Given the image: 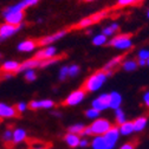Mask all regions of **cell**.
Returning <instances> with one entry per match:
<instances>
[{"label":"cell","mask_w":149,"mask_h":149,"mask_svg":"<svg viewBox=\"0 0 149 149\" xmlns=\"http://www.w3.org/2000/svg\"><path fill=\"white\" fill-rule=\"evenodd\" d=\"M143 104L149 109V90L144 92V95H143Z\"/></svg>","instance_id":"f35d334b"},{"label":"cell","mask_w":149,"mask_h":149,"mask_svg":"<svg viewBox=\"0 0 149 149\" xmlns=\"http://www.w3.org/2000/svg\"><path fill=\"white\" fill-rule=\"evenodd\" d=\"M136 62H137V65H139V66H144V65H147V61H143V59H137Z\"/></svg>","instance_id":"ab89813d"},{"label":"cell","mask_w":149,"mask_h":149,"mask_svg":"<svg viewBox=\"0 0 149 149\" xmlns=\"http://www.w3.org/2000/svg\"><path fill=\"white\" fill-rule=\"evenodd\" d=\"M64 140L65 142L69 144V147L71 148H74V147H78L79 146V142H81V137L76 134H71V133H68L65 136H64Z\"/></svg>","instance_id":"d6986e66"},{"label":"cell","mask_w":149,"mask_h":149,"mask_svg":"<svg viewBox=\"0 0 149 149\" xmlns=\"http://www.w3.org/2000/svg\"><path fill=\"white\" fill-rule=\"evenodd\" d=\"M91 147L92 149H107L103 136H95L91 141Z\"/></svg>","instance_id":"603a6c76"},{"label":"cell","mask_w":149,"mask_h":149,"mask_svg":"<svg viewBox=\"0 0 149 149\" xmlns=\"http://www.w3.org/2000/svg\"><path fill=\"white\" fill-rule=\"evenodd\" d=\"M56 53H57V49H56L54 46H46L43 50L37 52L34 54V58H37V59H39V61L43 62V61H46V59L56 57V56H57Z\"/></svg>","instance_id":"7c38bea8"},{"label":"cell","mask_w":149,"mask_h":149,"mask_svg":"<svg viewBox=\"0 0 149 149\" xmlns=\"http://www.w3.org/2000/svg\"><path fill=\"white\" fill-rule=\"evenodd\" d=\"M147 65H148V66H149V58H148V59H147Z\"/></svg>","instance_id":"7bdbcfd3"},{"label":"cell","mask_w":149,"mask_h":149,"mask_svg":"<svg viewBox=\"0 0 149 149\" xmlns=\"http://www.w3.org/2000/svg\"><path fill=\"white\" fill-rule=\"evenodd\" d=\"M3 139H4L5 142H11L12 141V133H11V130H6L4 136H3Z\"/></svg>","instance_id":"74e56055"},{"label":"cell","mask_w":149,"mask_h":149,"mask_svg":"<svg viewBox=\"0 0 149 149\" xmlns=\"http://www.w3.org/2000/svg\"><path fill=\"white\" fill-rule=\"evenodd\" d=\"M15 109L18 110V113L22 114V113H24V111L27 109V104H26V103H24V102H20V103L15 104Z\"/></svg>","instance_id":"e575fe53"},{"label":"cell","mask_w":149,"mask_h":149,"mask_svg":"<svg viewBox=\"0 0 149 149\" xmlns=\"http://www.w3.org/2000/svg\"><path fill=\"white\" fill-rule=\"evenodd\" d=\"M147 123H148L147 117H144V116L137 117L133 122V124H134V132H142V130H144V128L147 127Z\"/></svg>","instance_id":"7402d4cb"},{"label":"cell","mask_w":149,"mask_h":149,"mask_svg":"<svg viewBox=\"0 0 149 149\" xmlns=\"http://www.w3.org/2000/svg\"><path fill=\"white\" fill-rule=\"evenodd\" d=\"M107 38L108 37L104 36L103 33L101 34H97L94 37V39H92V44H94L95 46H101V45H104L107 43Z\"/></svg>","instance_id":"cb8c5ba5"},{"label":"cell","mask_w":149,"mask_h":149,"mask_svg":"<svg viewBox=\"0 0 149 149\" xmlns=\"http://www.w3.org/2000/svg\"><path fill=\"white\" fill-rule=\"evenodd\" d=\"M122 66L125 71H134L137 69V62L136 61H125L122 63Z\"/></svg>","instance_id":"4316f807"},{"label":"cell","mask_w":149,"mask_h":149,"mask_svg":"<svg viewBox=\"0 0 149 149\" xmlns=\"http://www.w3.org/2000/svg\"><path fill=\"white\" fill-rule=\"evenodd\" d=\"M69 74V68L68 66H63L62 69H61V74H59V79L61 81H64L65 79V77Z\"/></svg>","instance_id":"d590c367"},{"label":"cell","mask_w":149,"mask_h":149,"mask_svg":"<svg viewBox=\"0 0 149 149\" xmlns=\"http://www.w3.org/2000/svg\"><path fill=\"white\" fill-rule=\"evenodd\" d=\"M40 63H42V61L37 59L34 57L31 58V59H27V61H25L24 63L20 64L18 72H20V71H27V70H33L37 66H40Z\"/></svg>","instance_id":"2e32d148"},{"label":"cell","mask_w":149,"mask_h":149,"mask_svg":"<svg viewBox=\"0 0 149 149\" xmlns=\"http://www.w3.org/2000/svg\"><path fill=\"white\" fill-rule=\"evenodd\" d=\"M89 127H90V130H91V135L103 136L113 125H111V123L105 118H98L95 122H92Z\"/></svg>","instance_id":"7a4b0ae2"},{"label":"cell","mask_w":149,"mask_h":149,"mask_svg":"<svg viewBox=\"0 0 149 149\" xmlns=\"http://www.w3.org/2000/svg\"><path fill=\"white\" fill-rule=\"evenodd\" d=\"M0 57H1V54H0Z\"/></svg>","instance_id":"7dc6e473"},{"label":"cell","mask_w":149,"mask_h":149,"mask_svg":"<svg viewBox=\"0 0 149 149\" xmlns=\"http://www.w3.org/2000/svg\"><path fill=\"white\" fill-rule=\"evenodd\" d=\"M88 144H89V142L86 140H81V142H79V146L81 147H86Z\"/></svg>","instance_id":"60d3db41"},{"label":"cell","mask_w":149,"mask_h":149,"mask_svg":"<svg viewBox=\"0 0 149 149\" xmlns=\"http://www.w3.org/2000/svg\"><path fill=\"white\" fill-rule=\"evenodd\" d=\"M34 149H45V148H40V147H38V148H34Z\"/></svg>","instance_id":"ee69618b"},{"label":"cell","mask_w":149,"mask_h":149,"mask_svg":"<svg viewBox=\"0 0 149 149\" xmlns=\"http://www.w3.org/2000/svg\"><path fill=\"white\" fill-rule=\"evenodd\" d=\"M118 30V24H111V25H109V26H107V27H104L103 29V34L104 36H107V37H109V36H113L116 31Z\"/></svg>","instance_id":"d4e9b609"},{"label":"cell","mask_w":149,"mask_h":149,"mask_svg":"<svg viewBox=\"0 0 149 149\" xmlns=\"http://www.w3.org/2000/svg\"><path fill=\"white\" fill-rule=\"evenodd\" d=\"M118 137H120V130H118V128L117 127H111L108 132L103 135L107 149H113L116 146Z\"/></svg>","instance_id":"5b68a950"},{"label":"cell","mask_w":149,"mask_h":149,"mask_svg":"<svg viewBox=\"0 0 149 149\" xmlns=\"http://www.w3.org/2000/svg\"><path fill=\"white\" fill-rule=\"evenodd\" d=\"M115 118H116V122H117L120 125L127 121V120H125V115H124V111H123L121 108L116 109V111H115Z\"/></svg>","instance_id":"83f0119b"},{"label":"cell","mask_w":149,"mask_h":149,"mask_svg":"<svg viewBox=\"0 0 149 149\" xmlns=\"http://www.w3.org/2000/svg\"><path fill=\"white\" fill-rule=\"evenodd\" d=\"M137 57H139V59H143V61H147V59L149 58V50H147V49H142V50L139 52Z\"/></svg>","instance_id":"d6a6232c"},{"label":"cell","mask_w":149,"mask_h":149,"mask_svg":"<svg viewBox=\"0 0 149 149\" xmlns=\"http://www.w3.org/2000/svg\"><path fill=\"white\" fill-rule=\"evenodd\" d=\"M107 14H108V11H101V12H98V13H96V14H92V15H90V17H85L84 19H82V20L76 25V27H77V29L89 27V26H91L92 24H95V23L100 22L101 19H103V18H104Z\"/></svg>","instance_id":"ba28073f"},{"label":"cell","mask_w":149,"mask_h":149,"mask_svg":"<svg viewBox=\"0 0 149 149\" xmlns=\"http://www.w3.org/2000/svg\"><path fill=\"white\" fill-rule=\"evenodd\" d=\"M122 59L123 57L122 56H117V57H114L111 61H109L107 63V65L103 68L104 71H108V72H114V69H116L118 65L122 64Z\"/></svg>","instance_id":"e0dca14e"},{"label":"cell","mask_w":149,"mask_h":149,"mask_svg":"<svg viewBox=\"0 0 149 149\" xmlns=\"http://www.w3.org/2000/svg\"><path fill=\"white\" fill-rule=\"evenodd\" d=\"M78 72H79V66H78V65L73 64V65L69 66V76L74 77V76H76V74H77Z\"/></svg>","instance_id":"1f68e13d"},{"label":"cell","mask_w":149,"mask_h":149,"mask_svg":"<svg viewBox=\"0 0 149 149\" xmlns=\"http://www.w3.org/2000/svg\"><path fill=\"white\" fill-rule=\"evenodd\" d=\"M23 1L25 3L26 7H32V6H34V5L38 4L40 0H23Z\"/></svg>","instance_id":"8d00e7d4"},{"label":"cell","mask_w":149,"mask_h":149,"mask_svg":"<svg viewBox=\"0 0 149 149\" xmlns=\"http://www.w3.org/2000/svg\"><path fill=\"white\" fill-rule=\"evenodd\" d=\"M113 72H108V71H104V70H101V71H97L95 72L94 74H91V76H89L84 83L82 84V89H84L86 92H94V91H97L102 85L103 83L107 81L108 76H110V74Z\"/></svg>","instance_id":"6da1fadb"},{"label":"cell","mask_w":149,"mask_h":149,"mask_svg":"<svg viewBox=\"0 0 149 149\" xmlns=\"http://www.w3.org/2000/svg\"><path fill=\"white\" fill-rule=\"evenodd\" d=\"M54 107V102L52 100H42V101H32L27 104V108L31 110L37 109H50Z\"/></svg>","instance_id":"4fadbf2b"},{"label":"cell","mask_w":149,"mask_h":149,"mask_svg":"<svg viewBox=\"0 0 149 149\" xmlns=\"http://www.w3.org/2000/svg\"><path fill=\"white\" fill-rule=\"evenodd\" d=\"M100 113H101V111H98V110H96V109H94V108H91V109H89V110L86 111L85 115H86L88 118H96V117L100 116Z\"/></svg>","instance_id":"f546056e"},{"label":"cell","mask_w":149,"mask_h":149,"mask_svg":"<svg viewBox=\"0 0 149 149\" xmlns=\"http://www.w3.org/2000/svg\"><path fill=\"white\" fill-rule=\"evenodd\" d=\"M137 1H141V0H137Z\"/></svg>","instance_id":"bcb514c9"},{"label":"cell","mask_w":149,"mask_h":149,"mask_svg":"<svg viewBox=\"0 0 149 149\" xmlns=\"http://www.w3.org/2000/svg\"><path fill=\"white\" fill-rule=\"evenodd\" d=\"M20 114L15 109V105H8L5 103H0V117L3 118H13L19 117Z\"/></svg>","instance_id":"9c48e42d"},{"label":"cell","mask_w":149,"mask_h":149,"mask_svg":"<svg viewBox=\"0 0 149 149\" xmlns=\"http://www.w3.org/2000/svg\"><path fill=\"white\" fill-rule=\"evenodd\" d=\"M36 78H37V74H36V72H34L33 70H27V71H25V81H27V82H33V81H36Z\"/></svg>","instance_id":"f1b7e54d"},{"label":"cell","mask_w":149,"mask_h":149,"mask_svg":"<svg viewBox=\"0 0 149 149\" xmlns=\"http://www.w3.org/2000/svg\"><path fill=\"white\" fill-rule=\"evenodd\" d=\"M23 24L22 25H11V24H3L0 25V42H3L10 37H12L13 34H15L17 32H19L23 29Z\"/></svg>","instance_id":"8992f818"},{"label":"cell","mask_w":149,"mask_h":149,"mask_svg":"<svg viewBox=\"0 0 149 149\" xmlns=\"http://www.w3.org/2000/svg\"><path fill=\"white\" fill-rule=\"evenodd\" d=\"M109 45L114 46L118 50H128L132 47L133 43H132V38H130L129 34H120V36L114 37L109 42Z\"/></svg>","instance_id":"3957f363"},{"label":"cell","mask_w":149,"mask_h":149,"mask_svg":"<svg viewBox=\"0 0 149 149\" xmlns=\"http://www.w3.org/2000/svg\"><path fill=\"white\" fill-rule=\"evenodd\" d=\"M120 130V134L127 136V135H130V134H133L134 132V124L132 121H125L124 123H122L118 128Z\"/></svg>","instance_id":"44dd1931"},{"label":"cell","mask_w":149,"mask_h":149,"mask_svg":"<svg viewBox=\"0 0 149 149\" xmlns=\"http://www.w3.org/2000/svg\"><path fill=\"white\" fill-rule=\"evenodd\" d=\"M137 143L139 142L136 140L135 141H129V142H125L124 144H122L120 149H135L136 146H137Z\"/></svg>","instance_id":"4dcf8cb0"},{"label":"cell","mask_w":149,"mask_h":149,"mask_svg":"<svg viewBox=\"0 0 149 149\" xmlns=\"http://www.w3.org/2000/svg\"><path fill=\"white\" fill-rule=\"evenodd\" d=\"M84 125L83 124H81V123H78V124H74V125H71V127H69V129H68V132L69 133H71V134H76V135H81L82 133H83V130H84Z\"/></svg>","instance_id":"484cf974"},{"label":"cell","mask_w":149,"mask_h":149,"mask_svg":"<svg viewBox=\"0 0 149 149\" xmlns=\"http://www.w3.org/2000/svg\"><path fill=\"white\" fill-rule=\"evenodd\" d=\"M92 108L98 110V111H102V110L110 108V95L109 94L100 95L97 98L94 100V102H92Z\"/></svg>","instance_id":"30bf717a"},{"label":"cell","mask_w":149,"mask_h":149,"mask_svg":"<svg viewBox=\"0 0 149 149\" xmlns=\"http://www.w3.org/2000/svg\"><path fill=\"white\" fill-rule=\"evenodd\" d=\"M85 94H86V91H85L84 89H82V88L74 90V91H72L71 94L63 101L62 105H63V107H72V105H76V104L81 103V102L84 100Z\"/></svg>","instance_id":"277c9868"},{"label":"cell","mask_w":149,"mask_h":149,"mask_svg":"<svg viewBox=\"0 0 149 149\" xmlns=\"http://www.w3.org/2000/svg\"><path fill=\"white\" fill-rule=\"evenodd\" d=\"M110 95V108L111 109H118L122 104V96L116 91H113Z\"/></svg>","instance_id":"ac0fdd59"},{"label":"cell","mask_w":149,"mask_h":149,"mask_svg":"<svg viewBox=\"0 0 149 149\" xmlns=\"http://www.w3.org/2000/svg\"><path fill=\"white\" fill-rule=\"evenodd\" d=\"M147 17L149 18V10H148V12H147Z\"/></svg>","instance_id":"f6af8a7d"},{"label":"cell","mask_w":149,"mask_h":149,"mask_svg":"<svg viewBox=\"0 0 149 149\" xmlns=\"http://www.w3.org/2000/svg\"><path fill=\"white\" fill-rule=\"evenodd\" d=\"M20 63H18L15 61H8L5 62L1 66H0V72L1 73H15L19 70Z\"/></svg>","instance_id":"9a60e30c"},{"label":"cell","mask_w":149,"mask_h":149,"mask_svg":"<svg viewBox=\"0 0 149 149\" xmlns=\"http://www.w3.org/2000/svg\"><path fill=\"white\" fill-rule=\"evenodd\" d=\"M5 23L11 25H22L25 18V11L20 12H3Z\"/></svg>","instance_id":"52a82bcc"},{"label":"cell","mask_w":149,"mask_h":149,"mask_svg":"<svg viewBox=\"0 0 149 149\" xmlns=\"http://www.w3.org/2000/svg\"><path fill=\"white\" fill-rule=\"evenodd\" d=\"M25 139H26V133H25L24 129L18 128V129H15L14 132L12 133V142L14 144H18V143L23 142Z\"/></svg>","instance_id":"ffe728a7"},{"label":"cell","mask_w":149,"mask_h":149,"mask_svg":"<svg viewBox=\"0 0 149 149\" xmlns=\"http://www.w3.org/2000/svg\"><path fill=\"white\" fill-rule=\"evenodd\" d=\"M66 33H68L66 30H61V31L56 32V33H53V34H51V36H46V37H44V38H42V39L38 40L39 46L51 45L52 43H54V42H57V40L62 39L64 36H66Z\"/></svg>","instance_id":"8fae6325"},{"label":"cell","mask_w":149,"mask_h":149,"mask_svg":"<svg viewBox=\"0 0 149 149\" xmlns=\"http://www.w3.org/2000/svg\"><path fill=\"white\" fill-rule=\"evenodd\" d=\"M137 3V0H117V6H128V5H133Z\"/></svg>","instance_id":"836d02e7"},{"label":"cell","mask_w":149,"mask_h":149,"mask_svg":"<svg viewBox=\"0 0 149 149\" xmlns=\"http://www.w3.org/2000/svg\"><path fill=\"white\" fill-rule=\"evenodd\" d=\"M37 46H39L38 40H36V39H26V40H23L22 43H19V45H18V50H19L20 52H31Z\"/></svg>","instance_id":"5bb4252c"},{"label":"cell","mask_w":149,"mask_h":149,"mask_svg":"<svg viewBox=\"0 0 149 149\" xmlns=\"http://www.w3.org/2000/svg\"><path fill=\"white\" fill-rule=\"evenodd\" d=\"M84 1H88L89 3V1H95V0H84Z\"/></svg>","instance_id":"b9f144b4"}]
</instances>
